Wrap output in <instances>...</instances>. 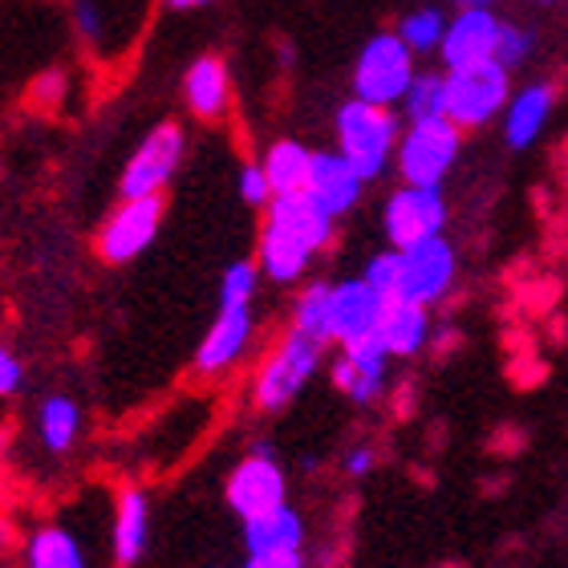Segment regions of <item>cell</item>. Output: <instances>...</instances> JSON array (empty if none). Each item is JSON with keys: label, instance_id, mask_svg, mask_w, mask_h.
<instances>
[{"label": "cell", "instance_id": "1", "mask_svg": "<svg viewBox=\"0 0 568 568\" xmlns=\"http://www.w3.org/2000/svg\"><path fill=\"white\" fill-rule=\"evenodd\" d=\"M333 134H337V151L357 166V175L374 183L394 163L403 126H398L390 106H374V102L349 98L333 114Z\"/></svg>", "mask_w": 568, "mask_h": 568}, {"label": "cell", "instance_id": "30", "mask_svg": "<svg viewBox=\"0 0 568 568\" xmlns=\"http://www.w3.org/2000/svg\"><path fill=\"white\" fill-rule=\"evenodd\" d=\"M236 187H240V200L248 203V207H261V212L276 200V191H273V183H268V175H264L261 163H244V166H240Z\"/></svg>", "mask_w": 568, "mask_h": 568}, {"label": "cell", "instance_id": "6", "mask_svg": "<svg viewBox=\"0 0 568 568\" xmlns=\"http://www.w3.org/2000/svg\"><path fill=\"white\" fill-rule=\"evenodd\" d=\"M187 154V131L179 122H159L139 142L119 175V200H142V195H163L171 179L179 175Z\"/></svg>", "mask_w": 568, "mask_h": 568}, {"label": "cell", "instance_id": "5", "mask_svg": "<svg viewBox=\"0 0 568 568\" xmlns=\"http://www.w3.org/2000/svg\"><path fill=\"white\" fill-rule=\"evenodd\" d=\"M166 203L163 195H142V200H119L106 212V220L98 224L94 232V252L98 261L110 264V268H122V264L139 261L142 252L159 240V227H163Z\"/></svg>", "mask_w": 568, "mask_h": 568}, {"label": "cell", "instance_id": "15", "mask_svg": "<svg viewBox=\"0 0 568 568\" xmlns=\"http://www.w3.org/2000/svg\"><path fill=\"white\" fill-rule=\"evenodd\" d=\"M151 548V496L139 484H122L110 508V557L114 568H134Z\"/></svg>", "mask_w": 568, "mask_h": 568}, {"label": "cell", "instance_id": "10", "mask_svg": "<svg viewBox=\"0 0 568 568\" xmlns=\"http://www.w3.org/2000/svg\"><path fill=\"white\" fill-rule=\"evenodd\" d=\"M459 273V256L447 236L418 240L410 248H398V296L394 301H410V305H438L450 293Z\"/></svg>", "mask_w": 568, "mask_h": 568}, {"label": "cell", "instance_id": "16", "mask_svg": "<svg viewBox=\"0 0 568 568\" xmlns=\"http://www.w3.org/2000/svg\"><path fill=\"white\" fill-rule=\"evenodd\" d=\"M232 70H227V61L220 53H200V58L191 61L187 73H183V106L191 110V119L207 122H224L232 114Z\"/></svg>", "mask_w": 568, "mask_h": 568}, {"label": "cell", "instance_id": "33", "mask_svg": "<svg viewBox=\"0 0 568 568\" xmlns=\"http://www.w3.org/2000/svg\"><path fill=\"white\" fill-rule=\"evenodd\" d=\"M24 390V362L9 342H0V398H17Z\"/></svg>", "mask_w": 568, "mask_h": 568}, {"label": "cell", "instance_id": "7", "mask_svg": "<svg viewBox=\"0 0 568 568\" xmlns=\"http://www.w3.org/2000/svg\"><path fill=\"white\" fill-rule=\"evenodd\" d=\"M511 70L499 61H484L471 70H447V119L459 131H479L508 110Z\"/></svg>", "mask_w": 568, "mask_h": 568}, {"label": "cell", "instance_id": "31", "mask_svg": "<svg viewBox=\"0 0 568 568\" xmlns=\"http://www.w3.org/2000/svg\"><path fill=\"white\" fill-rule=\"evenodd\" d=\"M362 276H366V281L374 284L386 301H394V296H398V248L369 256V264L362 268Z\"/></svg>", "mask_w": 568, "mask_h": 568}, {"label": "cell", "instance_id": "3", "mask_svg": "<svg viewBox=\"0 0 568 568\" xmlns=\"http://www.w3.org/2000/svg\"><path fill=\"white\" fill-rule=\"evenodd\" d=\"M415 58L418 53L394 29L390 33H374L354 61V98L390 110L403 106L406 90L418 78Z\"/></svg>", "mask_w": 568, "mask_h": 568}, {"label": "cell", "instance_id": "27", "mask_svg": "<svg viewBox=\"0 0 568 568\" xmlns=\"http://www.w3.org/2000/svg\"><path fill=\"white\" fill-rule=\"evenodd\" d=\"M447 21H450V17H443V9H435V4H423V9L406 12L403 21L394 24V33L403 37L415 53H438L443 37H447Z\"/></svg>", "mask_w": 568, "mask_h": 568}, {"label": "cell", "instance_id": "29", "mask_svg": "<svg viewBox=\"0 0 568 568\" xmlns=\"http://www.w3.org/2000/svg\"><path fill=\"white\" fill-rule=\"evenodd\" d=\"M532 49H536L532 29H524V24H516V21H504V29H499V49H496V61L504 70H520L524 61L532 58Z\"/></svg>", "mask_w": 568, "mask_h": 568}, {"label": "cell", "instance_id": "18", "mask_svg": "<svg viewBox=\"0 0 568 568\" xmlns=\"http://www.w3.org/2000/svg\"><path fill=\"white\" fill-rule=\"evenodd\" d=\"M305 191L333 215V220H345V215L362 203L366 179L357 175V166L349 163L342 151H317L313 154V171H308Z\"/></svg>", "mask_w": 568, "mask_h": 568}, {"label": "cell", "instance_id": "12", "mask_svg": "<svg viewBox=\"0 0 568 568\" xmlns=\"http://www.w3.org/2000/svg\"><path fill=\"white\" fill-rule=\"evenodd\" d=\"M337 349H342V354L333 357V366H329L333 386L357 406L378 403L382 390H386V374H390L386 345H382L378 337H366V342L337 345Z\"/></svg>", "mask_w": 568, "mask_h": 568}, {"label": "cell", "instance_id": "34", "mask_svg": "<svg viewBox=\"0 0 568 568\" xmlns=\"http://www.w3.org/2000/svg\"><path fill=\"white\" fill-rule=\"evenodd\" d=\"M29 98H33L37 106H45V110L61 106V98H65V73H61V70L41 73V78L33 82V90H29Z\"/></svg>", "mask_w": 568, "mask_h": 568}, {"label": "cell", "instance_id": "14", "mask_svg": "<svg viewBox=\"0 0 568 568\" xmlns=\"http://www.w3.org/2000/svg\"><path fill=\"white\" fill-rule=\"evenodd\" d=\"M499 29H504V21L491 9H459L447 21V37L438 45L443 70H471V65L496 61Z\"/></svg>", "mask_w": 568, "mask_h": 568}, {"label": "cell", "instance_id": "21", "mask_svg": "<svg viewBox=\"0 0 568 568\" xmlns=\"http://www.w3.org/2000/svg\"><path fill=\"white\" fill-rule=\"evenodd\" d=\"M24 568H90V552L78 528L65 520H45L37 524L33 532L24 536L21 545Z\"/></svg>", "mask_w": 568, "mask_h": 568}, {"label": "cell", "instance_id": "4", "mask_svg": "<svg viewBox=\"0 0 568 568\" xmlns=\"http://www.w3.org/2000/svg\"><path fill=\"white\" fill-rule=\"evenodd\" d=\"M463 151V131L450 119H426L410 122L398 139V179L415 183V187H443V179L450 175V166L459 163Z\"/></svg>", "mask_w": 568, "mask_h": 568}, {"label": "cell", "instance_id": "37", "mask_svg": "<svg viewBox=\"0 0 568 568\" xmlns=\"http://www.w3.org/2000/svg\"><path fill=\"white\" fill-rule=\"evenodd\" d=\"M166 9L175 12H191V9H203V4H212V0H163Z\"/></svg>", "mask_w": 568, "mask_h": 568}, {"label": "cell", "instance_id": "11", "mask_svg": "<svg viewBox=\"0 0 568 568\" xmlns=\"http://www.w3.org/2000/svg\"><path fill=\"white\" fill-rule=\"evenodd\" d=\"M382 227H386L390 248H410L418 240L443 236V227H447V200H443V187H415V183H403V187L386 200V207H382Z\"/></svg>", "mask_w": 568, "mask_h": 568}, {"label": "cell", "instance_id": "28", "mask_svg": "<svg viewBox=\"0 0 568 568\" xmlns=\"http://www.w3.org/2000/svg\"><path fill=\"white\" fill-rule=\"evenodd\" d=\"M403 110L410 122L447 119V73H418L403 98Z\"/></svg>", "mask_w": 568, "mask_h": 568}, {"label": "cell", "instance_id": "2", "mask_svg": "<svg viewBox=\"0 0 568 568\" xmlns=\"http://www.w3.org/2000/svg\"><path fill=\"white\" fill-rule=\"evenodd\" d=\"M321 357H325V345L305 337V333H296L293 325H288L284 337L261 357V366L252 374V406L264 410V415L284 410L296 394L305 390L308 382L317 378Z\"/></svg>", "mask_w": 568, "mask_h": 568}, {"label": "cell", "instance_id": "38", "mask_svg": "<svg viewBox=\"0 0 568 568\" xmlns=\"http://www.w3.org/2000/svg\"><path fill=\"white\" fill-rule=\"evenodd\" d=\"M455 4H459V9H491L496 0H455Z\"/></svg>", "mask_w": 568, "mask_h": 568}, {"label": "cell", "instance_id": "20", "mask_svg": "<svg viewBox=\"0 0 568 568\" xmlns=\"http://www.w3.org/2000/svg\"><path fill=\"white\" fill-rule=\"evenodd\" d=\"M552 106H557V85L552 82H528L524 90L508 98V110H504V142L511 151H524L532 146L540 134H545L548 119H552Z\"/></svg>", "mask_w": 568, "mask_h": 568}, {"label": "cell", "instance_id": "19", "mask_svg": "<svg viewBox=\"0 0 568 568\" xmlns=\"http://www.w3.org/2000/svg\"><path fill=\"white\" fill-rule=\"evenodd\" d=\"M82 430H85V415H82V403L73 394L53 390L33 406V435L41 443V450L53 455V459H65L82 443Z\"/></svg>", "mask_w": 568, "mask_h": 568}, {"label": "cell", "instance_id": "9", "mask_svg": "<svg viewBox=\"0 0 568 568\" xmlns=\"http://www.w3.org/2000/svg\"><path fill=\"white\" fill-rule=\"evenodd\" d=\"M224 499H227V508L240 516V524L288 504V475H284V467L276 463L273 443H264V438L252 443L248 455L227 471Z\"/></svg>", "mask_w": 568, "mask_h": 568}, {"label": "cell", "instance_id": "32", "mask_svg": "<svg viewBox=\"0 0 568 568\" xmlns=\"http://www.w3.org/2000/svg\"><path fill=\"white\" fill-rule=\"evenodd\" d=\"M73 29L85 45H98L106 37V17H102V4L98 0H73Z\"/></svg>", "mask_w": 568, "mask_h": 568}, {"label": "cell", "instance_id": "36", "mask_svg": "<svg viewBox=\"0 0 568 568\" xmlns=\"http://www.w3.org/2000/svg\"><path fill=\"white\" fill-rule=\"evenodd\" d=\"M374 463H378L374 447H349V450H345L342 467H345V475H349V479H366V475L374 471Z\"/></svg>", "mask_w": 568, "mask_h": 568}, {"label": "cell", "instance_id": "13", "mask_svg": "<svg viewBox=\"0 0 568 568\" xmlns=\"http://www.w3.org/2000/svg\"><path fill=\"white\" fill-rule=\"evenodd\" d=\"M386 308H390V301L366 276L333 281V345H354L366 342V337H378Z\"/></svg>", "mask_w": 568, "mask_h": 568}, {"label": "cell", "instance_id": "35", "mask_svg": "<svg viewBox=\"0 0 568 568\" xmlns=\"http://www.w3.org/2000/svg\"><path fill=\"white\" fill-rule=\"evenodd\" d=\"M244 568H305V552H248Z\"/></svg>", "mask_w": 568, "mask_h": 568}, {"label": "cell", "instance_id": "23", "mask_svg": "<svg viewBox=\"0 0 568 568\" xmlns=\"http://www.w3.org/2000/svg\"><path fill=\"white\" fill-rule=\"evenodd\" d=\"M317 252H308L301 240L284 236L281 227L261 224V236H256V264H261L264 281L273 284H296L308 273Z\"/></svg>", "mask_w": 568, "mask_h": 568}, {"label": "cell", "instance_id": "17", "mask_svg": "<svg viewBox=\"0 0 568 568\" xmlns=\"http://www.w3.org/2000/svg\"><path fill=\"white\" fill-rule=\"evenodd\" d=\"M264 224L281 227L284 236L301 240L308 252H325L337 236V220L321 207L308 191H293V195H276L264 207Z\"/></svg>", "mask_w": 568, "mask_h": 568}, {"label": "cell", "instance_id": "22", "mask_svg": "<svg viewBox=\"0 0 568 568\" xmlns=\"http://www.w3.org/2000/svg\"><path fill=\"white\" fill-rule=\"evenodd\" d=\"M244 548L248 552H305V520L293 504L244 520Z\"/></svg>", "mask_w": 568, "mask_h": 568}, {"label": "cell", "instance_id": "8", "mask_svg": "<svg viewBox=\"0 0 568 568\" xmlns=\"http://www.w3.org/2000/svg\"><path fill=\"white\" fill-rule=\"evenodd\" d=\"M252 345H256V301H220L191 366L200 378H224L252 354Z\"/></svg>", "mask_w": 568, "mask_h": 568}, {"label": "cell", "instance_id": "26", "mask_svg": "<svg viewBox=\"0 0 568 568\" xmlns=\"http://www.w3.org/2000/svg\"><path fill=\"white\" fill-rule=\"evenodd\" d=\"M296 333H305L313 342L333 345V281H313L305 284L293 301V321Z\"/></svg>", "mask_w": 568, "mask_h": 568}, {"label": "cell", "instance_id": "25", "mask_svg": "<svg viewBox=\"0 0 568 568\" xmlns=\"http://www.w3.org/2000/svg\"><path fill=\"white\" fill-rule=\"evenodd\" d=\"M313 154L305 142L296 139H276L268 151L261 154V166L268 183H273L276 195H293V191L308 187V171H313Z\"/></svg>", "mask_w": 568, "mask_h": 568}, {"label": "cell", "instance_id": "24", "mask_svg": "<svg viewBox=\"0 0 568 568\" xmlns=\"http://www.w3.org/2000/svg\"><path fill=\"white\" fill-rule=\"evenodd\" d=\"M378 342L386 345L390 357H415L430 342V308L410 305V301H390L386 317H382Z\"/></svg>", "mask_w": 568, "mask_h": 568}]
</instances>
